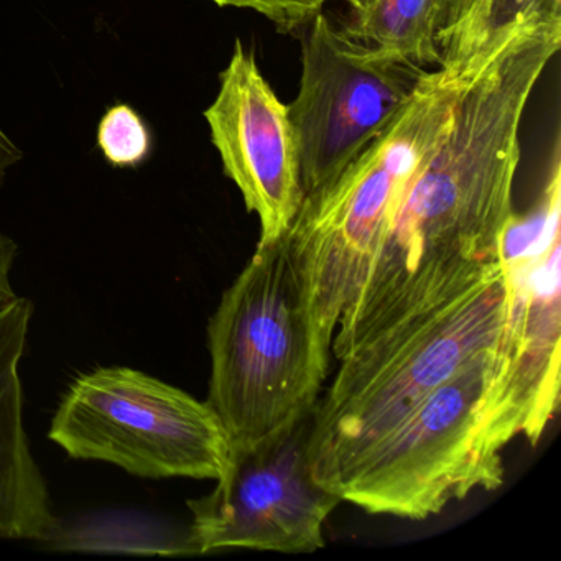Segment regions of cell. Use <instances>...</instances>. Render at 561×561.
Instances as JSON below:
<instances>
[{
  "label": "cell",
  "instance_id": "cell-1",
  "mask_svg": "<svg viewBox=\"0 0 561 561\" xmlns=\"http://www.w3.org/2000/svg\"><path fill=\"white\" fill-rule=\"evenodd\" d=\"M560 45L561 25L522 34L461 91L448 130L407 185L359 294L341 314L344 337L366 340L501 262L522 116Z\"/></svg>",
  "mask_w": 561,
  "mask_h": 561
},
{
  "label": "cell",
  "instance_id": "cell-2",
  "mask_svg": "<svg viewBox=\"0 0 561 561\" xmlns=\"http://www.w3.org/2000/svg\"><path fill=\"white\" fill-rule=\"evenodd\" d=\"M504 259L484 277L379 331L343 359L311 413L313 478L333 492L420 400L499 346L507 321Z\"/></svg>",
  "mask_w": 561,
  "mask_h": 561
},
{
  "label": "cell",
  "instance_id": "cell-3",
  "mask_svg": "<svg viewBox=\"0 0 561 561\" xmlns=\"http://www.w3.org/2000/svg\"><path fill=\"white\" fill-rule=\"evenodd\" d=\"M208 346V403L231 453L257 448L313 413L331 351L287 234L259 242L209 320Z\"/></svg>",
  "mask_w": 561,
  "mask_h": 561
},
{
  "label": "cell",
  "instance_id": "cell-4",
  "mask_svg": "<svg viewBox=\"0 0 561 561\" xmlns=\"http://www.w3.org/2000/svg\"><path fill=\"white\" fill-rule=\"evenodd\" d=\"M501 344L436 387L334 489L373 515L425 520L504 482V449L520 436L502 392Z\"/></svg>",
  "mask_w": 561,
  "mask_h": 561
},
{
  "label": "cell",
  "instance_id": "cell-5",
  "mask_svg": "<svg viewBox=\"0 0 561 561\" xmlns=\"http://www.w3.org/2000/svg\"><path fill=\"white\" fill-rule=\"evenodd\" d=\"M465 88L439 70L426 71L392 124L337 179L305 196L287 236L327 350L407 185L448 130Z\"/></svg>",
  "mask_w": 561,
  "mask_h": 561
},
{
  "label": "cell",
  "instance_id": "cell-6",
  "mask_svg": "<svg viewBox=\"0 0 561 561\" xmlns=\"http://www.w3.org/2000/svg\"><path fill=\"white\" fill-rule=\"evenodd\" d=\"M48 438L139 478L221 479L231 442L208 402L133 367H98L65 393Z\"/></svg>",
  "mask_w": 561,
  "mask_h": 561
},
{
  "label": "cell",
  "instance_id": "cell-7",
  "mask_svg": "<svg viewBox=\"0 0 561 561\" xmlns=\"http://www.w3.org/2000/svg\"><path fill=\"white\" fill-rule=\"evenodd\" d=\"M425 75L376 54L323 12L307 25L300 90L288 104L305 196L337 179L392 124Z\"/></svg>",
  "mask_w": 561,
  "mask_h": 561
},
{
  "label": "cell",
  "instance_id": "cell-8",
  "mask_svg": "<svg viewBox=\"0 0 561 561\" xmlns=\"http://www.w3.org/2000/svg\"><path fill=\"white\" fill-rule=\"evenodd\" d=\"M310 430L311 415L257 448L231 453L216 488L188 501L196 553H310L324 547V524L343 501L313 478Z\"/></svg>",
  "mask_w": 561,
  "mask_h": 561
},
{
  "label": "cell",
  "instance_id": "cell-9",
  "mask_svg": "<svg viewBox=\"0 0 561 561\" xmlns=\"http://www.w3.org/2000/svg\"><path fill=\"white\" fill-rule=\"evenodd\" d=\"M560 150L537 208L512 215L502 236L508 277L502 392L522 436L537 445L560 405Z\"/></svg>",
  "mask_w": 561,
  "mask_h": 561
},
{
  "label": "cell",
  "instance_id": "cell-10",
  "mask_svg": "<svg viewBox=\"0 0 561 561\" xmlns=\"http://www.w3.org/2000/svg\"><path fill=\"white\" fill-rule=\"evenodd\" d=\"M218 96L205 111L226 176L261 221V241L287 234L305 192L288 106L278 100L254 54L236 42Z\"/></svg>",
  "mask_w": 561,
  "mask_h": 561
},
{
  "label": "cell",
  "instance_id": "cell-11",
  "mask_svg": "<svg viewBox=\"0 0 561 561\" xmlns=\"http://www.w3.org/2000/svg\"><path fill=\"white\" fill-rule=\"evenodd\" d=\"M34 305L15 297L0 307V538H44L54 527L47 482L24 423L21 363Z\"/></svg>",
  "mask_w": 561,
  "mask_h": 561
},
{
  "label": "cell",
  "instance_id": "cell-12",
  "mask_svg": "<svg viewBox=\"0 0 561 561\" xmlns=\"http://www.w3.org/2000/svg\"><path fill=\"white\" fill-rule=\"evenodd\" d=\"M554 25H561V0H479L439 51L438 70L468 87L515 38Z\"/></svg>",
  "mask_w": 561,
  "mask_h": 561
},
{
  "label": "cell",
  "instance_id": "cell-13",
  "mask_svg": "<svg viewBox=\"0 0 561 561\" xmlns=\"http://www.w3.org/2000/svg\"><path fill=\"white\" fill-rule=\"evenodd\" d=\"M344 32L390 60L439 65L435 0H373Z\"/></svg>",
  "mask_w": 561,
  "mask_h": 561
},
{
  "label": "cell",
  "instance_id": "cell-14",
  "mask_svg": "<svg viewBox=\"0 0 561 561\" xmlns=\"http://www.w3.org/2000/svg\"><path fill=\"white\" fill-rule=\"evenodd\" d=\"M98 147L116 169H136L152 153V133L134 107L116 104L101 117Z\"/></svg>",
  "mask_w": 561,
  "mask_h": 561
},
{
  "label": "cell",
  "instance_id": "cell-15",
  "mask_svg": "<svg viewBox=\"0 0 561 561\" xmlns=\"http://www.w3.org/2000/svg\"><path fill=\"white\" fill-rule=\"evenodd\" d=\"M218 8L248 9L274 22L282 31L307 27L330 0H211Z\"/></svg>",
  "mask_w": 561,
  "mask_h": 561
},
{
  "label": "cell",
  "instance_id": "cell-16",
  "mask_svg": "<svg viewBox=\"0 0 561 561\" xmlns=\"http://www.w3.org/2000/svg\"><path fill=\"white\" fill-rule=\"evenodd\" d=\"M479 0H435V44L438 54L469 18Z\"/></svg>",
  "mask_w": 561,
  "mask_h": 561
},
{
  "label": "cell",
  "instance_id": "cell-17",
  "mask_svg": "<svg viewBox=\"0 0 561 561\" xmlns=\"http://www.w3.org/2000/svg\"><path fill=\"white\" fill-rule=\"evenodd\" d=\"M15 257H18V245L11 238L0 232V307H4L18 297L11 282Z\"/></svg>",
  "mask_w": 561,
  "mask_h": 561
},
{
  "label": "cell",
  "instance_id": "cell-18",
  "mask_svg": "<svg viewBox=\"0 0 561 561\" xmlns=\"http://www.w3.org/2000/svg\"><path fill=\"white\" fill-rule=\"evenodd\" d=\"M22 159L21 149L15 146L14 140L0 127V188L4 185L9 170Z\"/></svg>",
  "mask_w": 561,
  "mask_h": 561
},
{
  "label": "cell",
  "instance_id": "cell-19",
  "mask_svg": "<svg viewBox=\"0 0 561 561\" xmlns=\"http://www.w3.org/2000/svg\"><path fill=\"white\" fill-rule=\"evenodd\" d=\"M344 2L350 4L354 12H357L363 11L364 8H367V5L373 2V0H344Z\"/></svg>",
  "mask_w": 561,
  "mask_h": 561
}]
</instances>
